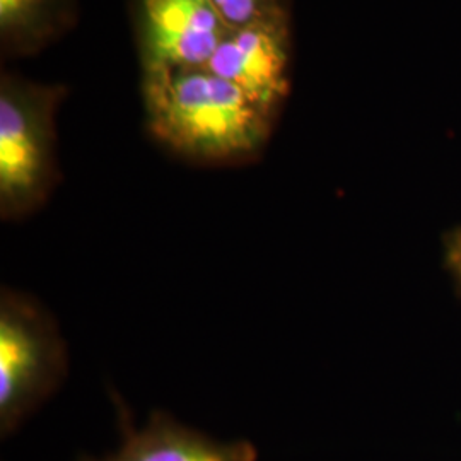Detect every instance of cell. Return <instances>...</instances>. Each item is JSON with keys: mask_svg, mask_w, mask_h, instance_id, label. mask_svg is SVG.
I'll list each match as a JSON object with an SVG mask.
<instances>
[{"mask_svg": "<svg viewBox=\"0 0 461 461\" xmlns=\"http://www.w3.org/2000/svg\"><path fill=\"white\" fill-rule=\"evenodd\" d=\"M291 9L255 19L224 36L205 66L280 116L291 91Z\"/></svg>", "mask_w": 461, "mask_h": 461, "instance_id": "obj_4", "label": "cell"}, {"mask_svg": "<svg viewBox=\"0 0 461 461\" xmlns=\"http://www.w3.org/2000/svg\"><path fill=\"white\" fill-rule=\"evenodd\" d=\"M68 352L57 320L32 294L0 293V432L13 434L64 383Z\"/></svg>", "mask_w": 461, "mask_h": 461, "instance_id": "obj_3", "label": "cell"}, {"mask_svg": "<svg viewBox=\"0 0 461 461\" xmlns=\"http://www.w3.org/2000/svg\"><path fill=\"white\" fill-rule=\"evenodd\" d=\"M212 2L230 30L274 13L289 11V0H212Z\"/></svg>", "mask_w": 461, "mask_h": 461, "instance_id": "obj_8", "label": "cell"}, {"mask_svg": "<svg viewBox=\"0 0 461 461\" xmlns=\"http://www.w3.org/2000/svg\"><path fill=\"white\" fill-rule=\"evenodd\" d=\"M443 262L461 299V224L447 230L443 238Z\"/></svg>", "mask_w": 461, "mask_h": 461, "instance_id": "obj_9", "label": "cell"}, {"mask_svg": "<svg viewBox=\"0 0 461 461\" xmlns=\"http://www.w3.org/2000/svg\"><path fill=\"white\" fill-rule=\"evenodd\" d=\"M123 441L116 453L104 458L83 456L79 461H257V447L248 441H217L188 428L173 415L156 411L142 429L120 407Z\"/></svg>", "mask_w": 461, "mask_h": 461, "instance_id": "obj_6", "label": "cell"}, {"mask_svg": "<svg viewBox=\"0 0 461 461\" xmlns=\"http://www.w3.org/2000/svg\"><path fill=\"white\" fill-rule=\"evenodd\" d=\"M64 98V86L2 74L0 217L5 222L40 211L60 180L55 115Z\"/></svg>", "mask_w": 461, "mask_h": 461, "instance_id": "obj_2", "label": "cell"}, {"mask_svg": "<svg viewBox=\"0 0 461 461\" xmlns=\"http://www.w3.org/2000/svg\"><path fill=\"white\" fill-rule=\"evenodd\" d=\"M133 13L142 74L205 67L230 32L212 0H133Z\"/></svg>", "mask_w": 461, "mask_h": 461, "instance_id": "obj_5", "label": "cell"}, {"mask_svg": "<svg viewBox=\"0 0 461 461\" xmlns=\"http://www.w3.org/2000/svg\"><path fill=\"white\" fill-rule=\"evenodd\" d=\"M142 99L150 137L198 166L253 163L279 120L205 67L144 72Z\"/></svg>", "mask_w": 461, "mask_h": 461, "instance_id": "obj_1", "label": "cell"}, {"mask_svg": "<svg viewBox=\"0 0 461 461\" xmlns=\"http://www.w3.org/2000/svg\"><path fill=\"white\" fill-rule=\"evenodd\" d=\"M77 0H0L4 57H26L49 47L76 24Z\"/></svg>", "mask_w": 461, "mask_h": 461, "instance_id": "obj_7", "label": "cell"}]
</instances>
